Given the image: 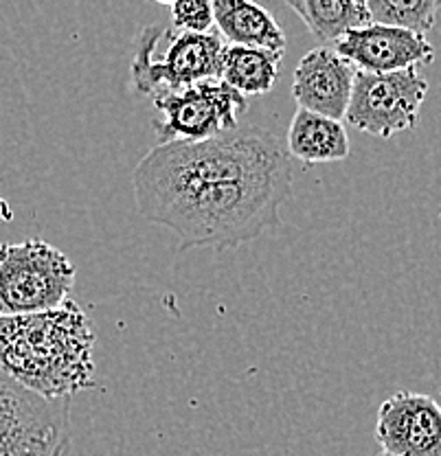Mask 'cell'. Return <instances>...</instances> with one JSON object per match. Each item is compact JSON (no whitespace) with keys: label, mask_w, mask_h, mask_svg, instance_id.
<instances>
[{"label":"cell","mask_w":441,"mask_h":456,"mask_svg":"<svg viewBox=\"0 0 441 456\" xmlns=\"http://www.w3.org/2000/svg\"><path fill=\"white\" fill-rule=\"evenodd\" d=\"M93 351V322L70 298L49 312L0 316V370L51 402L94 388Z\"/></svg>","instance_id":"obj_2"},{"label":"cell","mask_w":441,"mask_h":456,"mask_svg":"<svg viewBox=\"0 0 441 456\" xmlns=\"http://www.w3.org/2000/svg\"><path fill=\"white\" fill-rule=\"evenodd\" d=\"M225 42L217 33H180L163 25L141 28L130 64L132 88L159 97L193 84L220 79Z\"/></svg>","instance_id":"obj_3"},{"label":"cell","mask_w":441,"mask_h":456,"mask_svg":"<svg viewBox=\"0 0 441 456\" xmlns=\"http://www.w3.org/2000/svg\"><path fill=\"white\" fill-rule=\"evenodd\" d=\"M373 25L402 28L426 37L437 22L441 0H367Z\"/></svg>","instance_id":"obj_15"},{"label":"cell","mask_w":441,"mask_h":456,"mask_svg":"<svg viewBox=\"0 0 441 456\" xmlns=\"http://www.w3.org/2000/svg\"><path fill=\"white\" fill-rule=\"evenodd\" d=\"M70 448V435H0V456H66Z\"/></svg>","instance_id":"obj_16"},{"label":"cell","mask_w":441,"mask_h":456,"mask_svg":"<svg viewBox=\"0 0 441 456\" xmlns=\"http://www.w3.org/2000/svg\"><path fill=\"white\" fill-rule=\"evenodd\" d=\"M73 285L75 265L49 241L0 244V316L55 310Z\"/></svg>","instance_id":"obj_4"},{"label":"cell","mask_w":441,"mask_h":456,"mask_svg":"<svg viewBox=\"0 0 441 456\" xmlns=\"http://www.w3.org/2000/svg\"><path fill=\"white\" fill-rule=\"evenodd\" d=\"M334 51L354 64L355 70L376 75L420 69L435 60V49L426 37L373 22L345 33Z\"/></svg>","instance_id":"obj_8"},{"label":"cell","mask_w":441,"mask_h":456,"mask_svg":"<svg viewBox=\"0 0 441 456\" xmlns=\"http://www.w3.org/2000/svg\"><path fill=\"white\" fill-rule=\"evenodd\" d=\"M132 184L141 216L176 232L183 250L237 248L282 222L292 159L273 132L237 126L207 141L160 142Z\"/></svg>","instance_id":"obj_1"},{"label":"cell","mask_w":441,"mask_h":456,"mask_svg":"<svg viewBox=\"0 0 441 456\" xmlns=\"http://www.w3.org/2000/svg\"><path fill=\"white\" fill-rule=\"evenodd\" d=\"M288 7L323 45H336L345 33L372 25L363 0H288Z\"/></svg>","instance_id":"obj_14"},{"label":"cell","mask_w":441,"mask_h":456,"mask_svg":"<svg viewBox=\"0 0 441 456\" xmlns=\"http://www.w3.org/2000/svg\"><path fill=\"white\" fill-rule=\"evenodd\" d=\"M154 106L163 114V118L154 123L160 142H198L235 130L237 114L246 110L249 99L222 79H211L176 93L159 94Z\"/></svg>","instance_id":"obj_6"},{"label":"cell","mask_w":441,"mask_h":456,"mask_svg":"<svg viewBox=\"0 0 441 456\" xmlns=\"http://www.w3.org/2000/svg\"><path fill=\"white\" fill-rule=\"evenodd\" d=\"M69 399H45L29 393L0 370V435H70Z\"/></svg>","instance_id":"obj_10"},{"label":"cell","mask_w":441,"mask_h":456,"mask_svg":"<svg viewBox=\"0 0 441 456\" xmlns=\"http://www.w3.org/2000/svg\"><path fill=\"white\" fill-rule=\"evenodd\" d=\"M376 456H388V454H384V452H380V454H376Z\"/></svg>","instance_id":"obj_18"},{"label":"cell","mask_w":441,"mask_h":456,"mask_svg":"<svg viewBox=\"0 0 441 456\" xmlns=\"http://www.w3.org/2000/svg\"><path fill=\"white\" fill-rule=\"evenodd\" d=\"M213 25L229 46L283 53L286 36L273 13L250 0H213Z\"/></svg>","instance_id":"obj_11"},{"label":"cell","mask_w":441,"mask_h":456,"mask_svg":"<svg viewBox=\"0 0 441 456\" xmlns=\"http://www.w3.org/2000/svg\"><path fill=\"white\" fill-rule=\"evenodd\" d=\"M355 66L331 46L307 51L294 70L292 97L301 110L343 121L352 99Z\"/></svg>","instance_id":"obj_9"},{"label":"cell","mask_w":441,"mask_h":456,"mask_svg":"<svg viewBox=\"0 0 441 456\" xmlns=\"http://www.w3.org/2000/svg\"><path fill=\"white\" fill-rule=\"evenodd\" d=\"M283 53L246 46H225L220 60V79L241 97H257L273 90L279 77Z\"/></svg>","instance_id":"obj_13"},{"label":"cell","mask_w":441,"mask_h":456,"mask_svg":"<svg viewBox=\"0 0 441 456\" xmlns=\"http://www.w3.org/2000/svg\"><path fill=\"white\" fill-rule=\"evenodd\" d=\"M288 156L303 163H339L352 151L343 121L298 108L288 127Z\"/></svg>","instance_id":"obj_12"},{"label":"cell","mask_w":441,"mask_h":456,"mask_svg":"<svg viewBox=\"0 0 441 456\" xmlns=\"http://www.w3.org/2000/svg\"><path fill=\"white\" fill-rule=\"evenodd\" d=\"M426 94L429 82L417 69L384 75L355 70L345 121L364 134L391 139L417 126Z\"/></svg>","instance_id":"obj_5"},{"label":"cell","mask_w":441,"mask_h":456,"mask_svg":"<svg viewBox=\"0 0 441 456\" xmlns=\"http://www.w3.org/2000/svg\"><path fill=\"white\" fill-rule=\"evenodd\" d=\"M174 28L180 33H208L213 27V7L207 0H174L167 4Z\"/></svg>","instance_id":"obj_17"},{"label":"cell","mask_w":441,"mask_h":456,"mask_svg":"<svg viewBox=\"0 0 441 456\" xmlns=\"http://www.w3.org/2000/svg\"><path fill=\"white\" fill-rule=\"evenodd\" d=\"M376 439L388 456H441V403L411 391L384 399Z\"/></svg>","instance_id":"obj_7"}]
</instances>
